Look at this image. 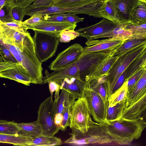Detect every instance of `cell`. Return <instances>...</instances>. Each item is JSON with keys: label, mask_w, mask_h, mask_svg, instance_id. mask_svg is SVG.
Returning <instances> with one entry per match:
<instances>
[{"label": "cell", "mask_w": 146, "mask_h": 146, "mask_svg": "<svg viewBox=\"0 0 146 146\" xmlns=\"http://www.w3.org/2000/svg\"><path fill=\"white\" fill-rule=\"evenodd\" d=\"M2 44L9 50L18 62L27 70L32 83L40 84L43 77L42 63L36 56L34 41L30 33L28 32L22 43L19 45Z\"/></svg>", "instance_id": "obj_1"}, {"label": "cell", "mask_w": 146, "mask_h": 146, "mask_svg": "<svg viewBox=\"0 0 146 146\" xmlns=\"http://www.w3.org/2000/svg\"><path fill=\"white\" fill-rule=\"evenodd\" d=\"M107 125L95 122L85 133L72 128L69 133L70 137L64 143L73 145L112 143L119 145L118 140L108 130Z\"/></svg>", "instance_id": "obj_2"}, {"label": "cell", "mask_w": 146, "mask_h": 146, "mask_svg": "<svg viewBox=\"0 0 146 146\" xmlns=\"http://www.w3.org/2000/svg\"><path fill=\"white\" fill-rule=\"evenodd\" d=\"M107 126L109 131L122 145H127L141 137L146 127V123L141 117L133 119L121 117L110 122Z\"/></svg>", "instance_id": "obj_3"}, {"label": "cell", "mask_w": 146, "mask_h": 146, "mask_svg": "<svg viewBox=\"0 0 146 146\" xmlns=\"http://www.w3.org/2000/svg\"><path fill=\"white\" fill-rule=\"evenodd\" d=\"M146 48V43L139 46L119 56L110 69L106 76V82L108 98L112 94L117 79L131 62Z\"/></svg>", "instance_id": "obj_4"}, {"label": "cell", "mask_w": 146, "mask_h": 146, "mask_svg": "<svg viewBox=\"0 0 146 146\" xmlns=\"http://www.w3.org/2000/svg\"><path fill=\"white\" fill-rule=\"evenodd\" d=\"M33 38L36 56L41 62L55 55L59 42L60 34L35 31Z\"/></svg>", "instance_id": "obj_5"}, {"label": "cell", "mask_w": 146, "mask_h": 146, "mask_svg": "<svg viewBox=\"0 0 146 146\" xmlns=\"http://www.w3.org/2000/svg\"><path fill=\"white\" fill-rule=\"evenodd\" d=\"M36 121L40 125L42 135L52 137L58 133L60 129L54 123L55 110L52 96L45 99L40 104Z\"/></svg>", "instance_id": "obj_6"}, {"label": "cell", "mask_w": 146, "mask_h": 146, "mask_svg": "<svg viewBox=\"0 0 146 146\" xmlns=\"http://www.w3.org/2000/svg\"><path fill=\"white\" fill-rule=\"evenodd\" d=\"M70 128L83 133L86 132L95 122L92 119L85 99L82 97L74 102L70 110Z\"/></svg>", "instance_id": "obj_7"}, {"label": "cell", "mask_w": 146, "mask_h": 146, "mask_svg": "<svg viewBox=\"0 0 146 146\" xmlns=\"http://www.w3.org/2000/svg\"><path fill=\"white\" fill-rule=\"evenodd\" d=\"M85 83L82 97L85 99L91 115L97 123L109 124L106 119V112L102 99L92 90L88 83Z\"/></svg>", "instance_id": "obj_8"}, {"label": "cell", "mask_w": 146, "mask_h": 146, "mask_svg": "<svg viewBox=\"0 0 146 146\" xmlns=\"http://www.w3.org/2000/svg\"><path fill=\"white\" fill-rule=\"evenodd\" d=\"M83 52V47L75 43L59 53L48 68L54 71L63 69L76 62Z\"/></svg>", "instance_id": "obj_9"}, {"label": "cell", "mask_w": 146, "mask_h": 146, "mask_svg": "<svg viewBox=\"0 0 146 146\" xmlns=\"http://www.w3.org/2000/svg\"><path fill=\"white\" fill-rule=\"evenodd\" d=\"M111 52H97L90 53L83 52L75 62L78 67L82 80L84 82L85 78L91 74L98 65Z\"/></svg>", "instance_id": "obj_10"}, {"label": "cell", "mask_w": 146, "mask_h": 146, "mask_svg": "<svg viewBox=\"0 0 146 146\" xmlns=\"http://www.w3.org/2000/svg\"><path fill=\"white\" fill-rule=\"evenodd\" d=\"M119 24L105 18L99 22L88 27L79 28L76 31L79 36L86 38L87 40H94L96 37L108 33L114 29Z\"/></svg>", "instance_id": "obj_11"}, {"label": "cell", "mask_w": 146, "mask_h": 146, "mask_svg": "<svg viewBox=\"0 0 146 146\" xmlns=\"http://www.w3.org/2000/svg\"><path fill=\"white\" fill-rule=\"evenodd\" d=\"M113 5L119 18L120 24H130L142 0H109Z\"/></svg>", "instance_id": "obj_12"}, {"label": "cell", "mask_w": 146, "mask_h": 146, "mask_svg": "<svg viewBox=\"0 0 146 146\" xmlns=\"http://www.w3.org/2000/svg\"><path fill=\"white\" fill-rule=\"evenodd\" d=\"M28 30L31 29L48 33L60 34L66 30H74L77 26L76 23H72L66 21L55 22L43 20L32 25H25Z\"/></svg>", "instance_id": "obj_13"}, {"label": "cell", "mask_w": 146, "mask_h": 146, "mask_svg": "<svg viewBox=\"0 0 146 146\" xmlns=\"http://www.w3.org/2000/svg\"><path fill=\"white\" fill-rule=\"evenodd\" d=\"M106 0H58L53 5L59 7H73L83 6L90 11L92 16L95 18H102L100 15V9Z\"/></svg>", "instance_id": "obj_14"}, {"label": "cell", "mask_w": 146, "mask_h": 146, "mask_svg": "<svg viewBox=\"0 0 146 146\" xmlns=\"http://www.w3.org/2000/svg\"><path fill=\"white\" fill-rule=\"evenodd\" d=\"M45 74V76L43 77L40 84L51 81L58 83L66 78H74L82 81L80 77L78 67L75 62L63 69L54 71L50 74L46 70Z\"/></svg>", "instance_id": "obj_15"}, {"label": "cell", "mask_w": 146, "mask_h": 146, "mask_svg": "<svg viewBox=\"0 0 146 146\" xmlns=\"http://www.w3.org/2000/svg\"><path fill=\"white\" fill-rule=\"evenodd\" d=\"M123 40L117 38H108L102 40H87L88 46L83 47L84 52L86 53L97 52H110L120 45Z\"/></svg>", "instance_id": "obj_16"}, {"label": "cell", "mask_w": 146, "mask_h": 146, "mask_svg": "<svg viewBox=\"0 0 146 146\" xmlns=\"http://www.w3.org/2000/svg\"><path fill=\"white\" fill-rule=\"evenodd\" d=\"M0 77L13 80L26 86L32 83L29 73L21 64L15 67L1 72Z\"/></svg>", "instance_id": "obj_17"}, {"label": "cell", "mask_w": 146, "mask_h": 146, "mask_svg": "<svg viewBox=\"0 0 146 146\" xmlns=\"http://www.w3.org/2000/svg\"><path fill=\"white\" fill-rule=\"evenodd\" d=\"M146 94V71L139 80L127 90L125 99L126 108L131 106Z\"/></svg>", "instance_id": "obj_18"}, {"label": "cell", "mask_w": 146, "mask_h": 146, "mask_svg": "<svg viewBox=\"0 0 146 146\" xmlns=\"http://www.w3.org/2000/svg\"><path fill=\"white\" fill-rule=\"evenodd\" d=\"M118 57L113 55L112 51L98 65L91 74L85 78L84 82H88L92 80L107 76L110 69Z\"/></svg>", "instance_id": "obj_19"}, {"label": "cell", "mask_w": 146, "mask_h": 146, "mask_svg": "<svg viewBox=\"0 0 146 146\" xmlns=\"http://www.w3.org/2000/svg\"><path fill=\"white\" fill-rule=\"evenodd\" d=\"M61 90L63 89L76 99L82 97L84 87V82L75 78L65 79L57 83Z\"/></svg>", "instance_id": "obj_20"}, {"label": "cell", "mask_w": 146, "mask_h": 146, "mask_svg": "<svg viewBox=\"0 0 146 146\" xmlns=\"http://www.w3.org/2000/svg\"><path fill=\"white\" fill-rule=\"evenodd\" d=\"M146 108V94L134 104L123 110L121 117L127 119H133L141 117Z\"/></svg>", "instance_id": "obj_21"}, {"label": "cell", "mask_w": 146, "mask_h": 146, "mask_svg": "<svg viewBox=\"0 0 146 146\" xmlns=\"http://www.w3.org/2000/svg\"><path fill=\"white\" fill-rule=\"evenodd\" d=\"M106 78V76H104L86 83H88L92 90L101 97L107 112L108 107V96Z\"/></svg>", "instance_id": "obj_22"}, {"label": "cell", "mask_w": 146, "mask_h": 146, "mask_svg": "<svg viewBox=\"0 0 146 146\" xmlns=\"http://www.w3.org/2000/svg\"><path fill=\"white\" fill-rule=\"evenodd\" d=\"M76 100L68 92L62 89L60 94L56 101H54L55 115H62L68 108L72 106Z\"/></svg>", "instance_id": "obj_23"}, {"label": "cell", "mask_w": 146, "mask_h": 146, "mask_svg": "<svg viewBox=\"0 0 146 146\" xmlns=\"http://www.w3.org/2000/svg\"><path fill=\"white\" fill-rule=\"evenodd\" d=\"M146 43V37L131 36L123 40L122 43L112 51L114 56L120 55L144 43Z\"/></svg>", "instance_id": "obj_24"}, {"label": "cell", "mask_w": 146, "mask_h": 146, "mask_svg": "<svg viewBox=\"0 0 146 146\" xmlns=\"http://www.w3.org/2000/svg\"><path fill=\"white\" fill-rule=\"evenodd\" d=\"M146 68V48L130 63L126 69L125 81L140 70Z\"/></svg>", "instance_id": "obj_25"}, {"label": "cell", "mask_w": 146, "mask_h": 146, "mask_svg": "<svg viewBox=\"0 0 146 146\" xmlns=\"http://www.w3.org/2000/svg\"><path fill=\"white\" fill-rule=\"evenodd\" d=\"M16 125L19 129L18 135L32 137L42 135L40 126L36 121L28 123H16Z\"/></svg>", "instance_id": "obj_26"}, {"label": "cell", "mask_w": 146, "mask_h": 146, "mask_svg": "<svg viewBox=\"0 0 146 146\" xmlns=\"http://www.w3.org/2000/svg\"><path fill=\"white\" fill-rule=\"evenodd\" d=\"M99 13L102 18L119 24V18L113 5L109 0H106L100 9Z\"/></svg>", "instance_id": "obj_27"}, {"label": "cell", "mask_w": 146, "mask_h": 146, "mask_svg": "<svg viewBox=\"0 0 146 146\" xmlns=\"http://www.w3.org/2000/svg\"><path fill=\"white\" fill-rule=\"evenodd\" d=\"M33 138L17 135L0 133V143H9L16 146H30Z\"/></svg>", "instance_id": "obj_28"}, {"label": "cell", "mask_w": 146, "mask_h": 146, "mask_svg": "<svg viewBox=\"0 0 146 146\" xmlns=\"http://www.w3.org/2000/svg\"><path fill=\"white\" fill-rule=\"evenodd\" d=\"M132 36L131 32L125 29L123 24H119L113 31L106 34L97 36L94 40L102 38H117L124 40Z\"/></svg>", "instance_id": "obj_29"}, {"label": "cell", "mask_w": 146, "mask_h": 146, "mask_svg": "<svg viewBox=\"0 0 146 146\" xmlns=\"http://www.w3.org/2000/svg\"><path fill=\"white\" fill-rule=\"evenodd\" d=\"M62 143V141L59 137L54 136L46 137L42 135L33 137L30 146H59Z\"/></svg>", "instance_id": "obj_30"}, {"label": "cell", "mask_w": 146, "mask_h": 146, "mask_svg": "<svg viewBox=\"0 0 146 146\" xmlns=\"http://www.w3.org/2000/svg\"><path fill=\"white\" fill-rule=\"evenodd\" d=\"M127 81L125 82L120 88L110 96L108 98V107H113L126 99L127 92Z\"/></svg>", "instance_id": "obj_31"}, {"label": "cell", "mask_w": 146, "mask_h": 146, "mask_svg": "<svg viewBox=\"0 0 146 146\" xmlns=\"http://www.w3.org/2000/svg\"><path fill=\"white\" fill-rule=\"evenodd\" d=\"M125 108V100L119 102L113 107H108L106 114L107 120L109 123L120 118Z\"/></svg>", "instance_id": "obj_32"}, {"label": "cell", "mask_w": 146, "mask_h": 146, "mask_svg": "<svg viewBox=\"0 0 146 146\" xmlns=\"http://www.w3.org/2000/svg\"><path fill=\"white\" fill-rule=\"evenodd\" d=\"M131 23L136 25L146 23V0H142L138 5Z\"/></svg>", "instance_id": "obj_33"}, {"label": "cell", "mask_w": 146, "mask_h": 146, "mask_svg": "<svg viewBox=\"0 0 146 146\" xmlns=\"http://www.w3.org/2000/svg\"><path fill=\"white\" fill-rule=\"evenodd\" d=\"M19 130L16 123L14 121L0 120V133L17 135Z\"/></svg>", "instance_id": "obj_34"}, {"label": "cell", "mask_w": 146, "mask_h": 146, "mask_svg": "<svg viewBox=\"0 0 146 146\" xmlns=\"http://www.w3.org/2000/svg\"><path fill=\"white\" fill-rule=\"evenodd\" d=\"M123 24L124 28L131 32L132 36L146 37V23L139 25L131 23Z\"/></svg>", "instance_id": "obj_35"}, {"label": "cell", "mask_w": 146, "mask_h": 146, "mask_svg": "<svg viewBox=\"0 0 146 146\" xmlns=\"http://www.w3.org/2000/svg\"><path fill=\"white\" fill-rule=\"evenodd\" d=\"M59 41L61 42H68L79 36L78 32L74 30H66L60 34Z\"/></svg>", "instance_id": "obj_36"}, {"label": "cell", "mask_w": 146, "mask_h": 146, "mask_svg": "<svg viewBox=\"0 0 146 146\" xmlns=\"http://www.w3.org/2000/svg\"><path fill=\"white\" fill-rule=\"evenodd\" d=\"M13 6H5L0 10V20L3 23L15 21L11 14V9Z\"/></svg>", "instance_id": "obj_37"}, {"label": "cell", "mask_w": 146, "mask_h": 146, "mask_svg": "<svg viewBox=\"0 0 146 146\" xmlns=\"http://www.w3.org/2000/svg\"><path fill=\"white\" fill-rule=\"evenodd\" d=\"M54 0H36L25 9L29 10L41 7H47L53 5Z\"/></svg>", "instance_id": "obj_38"}, {"label": "cell", "mask_w": 146, "mask_h": 146, "mask_svg": "<svg viewBox=\"0 0 146 146\" xmlns=\"http://www.w3.org/2000/svg\"><path fill=\"white\" fill-rule=\"evenodd\" d=\"M24 9L18 6H13L11 9V14L13 19L15 21H23L25 15Z\"/></svg>", "instance_id": "obj_39"}, {"label": "cell", "mask_w": 146, "mask_h": 146, "mask_svg": "<svg viewBox=\"0 0 146 146\" xmlns=\"http://www.w3.org/2000/svg\"><path fill=\"white\" fill-rule=\"evenodd\" d=\"M72 107L68 108L62 115V119L60 128V130L65 131L70 124V111Z\"/></svg>", "instance_id": "obj_40"}, {"label": "cell", "mask_w": 146, "mask_h": 146, "mask_svg": "<svg viewBox=\"0 0 146 146\" xmlns=\"http://www.w3.org/2000/svg\"><path fill=\"white\" fill-rule=\"evenodd\" d=\"M145 71H146V68L140 70L128 79L127 84V90H130L139 80Z\"/></svg>", "instance_id": "obj_41"}, {"label": "cell", "mask_w": 146, "mask_h": 146, "mask_svg": "<svg viewBox=\"0 0 146 146\" xmlns=\"http://www.w3.org/2000/svg\"><path fill=\"white\" fill-rule=\"evenodd\" d=\"M0 50L3 57L7 60L14 63L18 62L9 50L0 43Z\"/></svg>", "instance_id": "obj_42"}, {"label": "cell", "mask_w": 146, "mask_h": 146, "mask_svg": "<svg viewBox=\"0 0 146 146\" xmlns=\"http://www.w3.org/2000/svg\"><path fill=\"white\" fill-rule=\"evenodd\" d=\"M3 23L8 27L16 31L22 32H26L27 31V30L25 27L23 21H13L11 22Z\"/></svg>", "instance_id": "obj_43"}, {"label": "cell", "mask_w": 146, "mask_h": 146, "mask_svg": "<svg viewBox=\"0 0 146 146\" xmlns=\"http://www.w3.org/2000/svg\"><path fill=\"white\" fill-rule=\"evenodd\" d=\"M65 13H57L51 15H46L44 16V20L55 22L65 21Z\"/></svg>", "instance_id": "obj_44"}, {"label": "cell", "mask_w": 146, "mask_h": 146, "mask_svg": "<svg viewBox=\"0 0 146 146\" xmlns=\"http://www.w3.org/2000/svg\"><path fill=\"white\" fill-rule=\"evenodd\" d=\"M43 20H44V16L40 14H36L23 22L25 25H32Z\"/></svg>", "instance_id": "obj_45"}, {"label": "cell", "mask_w": 146, "mask_h": 146, "mask_svg": "<svg viewBox=\"0 0 146 146\" xmlns=\"http://www.w3.org/2000/svg\"><path fill=\"white\" fill-rule=\"evenodd\" d=\"M84 18H80L76 15L72 13H65V21L72 23H76L83 22Z\"/></svg>", "instance_id": "obj_46"}, {"label": "cell", "mask_w": 146, "mask_h": 146, "mask_svg": "<svg viewBox=\"0 0 146 146\" xmlns=\"http://www.w3.org/2000/svg\"><path fill=\"white\" fill-rule=\"evenodd\" d=\"M48 83L49 90L51 95L52 96L54 92H55L54 101H56L59 96V93L60 89V86L57 83L54 82H50Z\"/></svg>", "instance_id": "obj_47"}, {"label": "cell", "mask_w": 146, "mask_h": 146, "mask_svg": "<svg viewBox=\"0 0 146 146\" xmlns=\"http://www.w3.org/2000/svg\"><path fill=\"white\" fill-rule=\"evenodd\" d=\"M20 64L19 62L14 63L8 61L0 62V73L6 70L15 67Z\"/></svg>", "instance_id": "obj_48"}, {"label": "cell", "mask_w": 146, "mask_h": 146, "mask_svg": "<svg viewBox=\"0 0 146 146\" xmlns=\"http://www.w3.org/2000/svg\"><path fill=\"white\" fill-rule=\"evenodd\" d=\"M125 74L126 70L121 74L116 81L113 89L112 94L123 85L125 81Z\"/></svg>", "instance_id": "obj_49"}, {"label": "cell", "mask_w": 146, "mask_h": 146, "mask_svg": "<svg viewBox=\"0 0 146 146\" xmlns=\"http://www.w3.org/2000/svg\"><path fill=\"white\" fill-rule=\"evenodd\" d=\"M36 0H17L15 6H18L24 9Z\"/></svg>", "instance_id": "obj_50"}, {"label": "cell", "mask_w": 146, "mask_h": 146, "mask_svg": "<svg viewBox=\"0 0 146 146\" xmlns=\"http://www.w3.org/2000/svg\"><path fill=\"white\" fill-rule=\"evenodd\" d=\"M17 0H0V10L5 6H14Z\"/></svg>", "instance_id": "obj_51"}, {"label": "cell", "mask_w": 146, "mask_h": 146, "mask_svg": "<svg viewBox=\"0 0 146 146\" xmlns=\"http://www.w3.org/2000/svg\"><path fill=\"white\" fill-rule=\"evenodd\" d=\"M2 22L0 20V42L1 39V23Z\"/></svg>", "instance_id": "obj_52"}, {"label": "cell", "mask_w": 146, "mask_h": 146, "mask_svg": "<svg viewBox=\"0 0 146 146\" xmlns=\"http://www.w3.org/2000/svg\"><path fill=\"white\" fill-rule=\"evenodd\" d=\"M7 61L0 55V62Z\"/></svg>", "instance_id": "obj_53"}, {"label": "cell", "mask_w": 146, "mask_h": 146, "mask_svg": "<svg viewBox=\"0 0 146 146\" xmlns=\"http://www.w3.org/2000/svg\"><path fill=\"white\" fill-rule=\"evenodd\" d=\"M0 55L1 56L3 57L4 58V57H3V55L1 53V51H0Z\"/></svg>", "instance_id": "obj_54"}, {"label": "cell", "mask_w": 146, "mask_h": 146, "mask_svg": "<svg viewBox=\"0 0 146 146\" xmlns=\"http://www.w3.org/2000/svg\"><path fill=\"white\" fill-rule=\"evenodd\" d=\"M57 0H54V2L55 1H57Z\"/></svg>", "instance_id": "obj_55"}]
</instances>
